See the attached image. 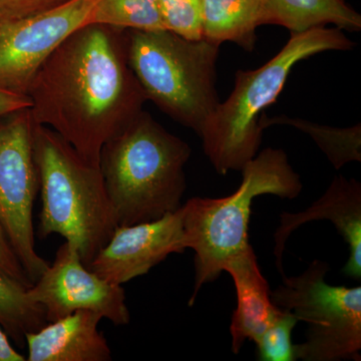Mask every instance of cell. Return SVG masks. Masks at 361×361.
Returning a JSON list of instances; mask_svg holds the SVG:
<instances>
[{
	"label": "cell",
	"instance_id": "cell-1",
	"mask_svg": "<svg viewBox=\"0 0 361 361\" xmlns=\"http://www.w3.org/2000/svg\"><path fill=\"white\" fill-rule=\"evenodd\" d=\"M126 32L96 23L78 28L47 59L26 92L33 122L54 130L97 167L104 145L148 101L128 61Z\"/></svg>",
	"mask_w": 361,
	"mask_h": 361
},
{
	"label": "cell",
	"instance_id": "cell-2",
	"mask_svg": "<svg viewBox=\"0 0 361 361\" xmlns=\"http://www.w3.org/2000/svg\"><path fill=\"white\" fill-rule=\"evenodd\" d=\"M191 147L142 110L104 145L99 169L118 226L160 219L182 207Z\"/></svg>",
	"mask_w": 361,
	"mask_h": 361
},
{
	"label": "cell",
	"instance_id": "cell-3",
	"mask_svg": "<svg viewBox=\"0 0 361 361\" xmlns=\"http://www.w3.org/2000/svg\"><path fill=\"white\" fill-rule=\"evenodd\" d=\"M355 42L337 27L293 33L283 49L254 71H238L233 92L218 104L200 135L204 153L219 175L241 171L257 155L262 142L261 116L277 101L299 61L320 52L350 51Z\"/></svg>",
	"mask_w": 361,
	"mask_h": 361
},
{
	"label": "cell",
	"instance_id": "cell-4",
	"mask_svg": "<svg viewBox=\"0 0 361 361\" xmlns=\"http://www.w3.org/2000/svg\"><path fill=\"white\" fill-rule=\"evenodd\" d=\"M240 172L241 184L223 198L194 197L182 205L187 249L194 251V289L188 301L196 302L204 285L215 281L234 256L250 246L249 222L253 202L262 195L293 200L302 192L300 176L282 149L266 148Z\"/></svg>",
	"mask_w": 361,
	"mask_h": 361
},
{
	"label": "cell",
	"instance_id": "cell-5",
	"mask_svg": "<svg viewBox=\"0 0 361 361\" xmlns=\"http://www.w3.org/2000/svg\"><path fill=\"white\" fill-rule=\"evenodd\" d=\"M39 171V236L58 234L78 249L87 268L118 227L101 169L85 160L54 130L35 123Z\"/></svg>",
	"mask_w": 361,
	"mask_h": 361
},
{
	"label": "cell",
	"instance_id": "cell-6",
	"mask_svg": "<svg viewBox=\"0 0 361 361\" xmlns=\"http://www.w3.org/2000/svg\"><path fill=\"white\" fill-rule=\"evenodd\" d=\"M128 61L148 101L200 137L220 104L216 89L220 44L169 30H127Z\"/></svg>",
	"mask_w": 361,
	"mask_h": 361
},
{
	"label": "cell",
	"instance_id": "cell-7",
	"mask_svg": "<svg viewBox=\"0 0 361 361\" xmlns=\"http://www.w3.org/2000/svg\"><path fill=\"white\" fill-rule=\"evenodd\" d=\"M330 267L313 260L297 276H282L271 291L273 303L307 324L305 341L295 344L296 360H361V287L326 282Z\"/></svg>",
	"mask_w": 361,
	"mask_h": 361
},
{
	"label": "cell",
	"instance_id": "cell-8",
	"mask_svg": "<svg viewBox=\"0 0 361 361\" xmlns=\"http://www.w3.org/2000/svg\"><path fill=\"white\" fill-rule=\"evenodd\" d=\"M30 108L0 118V226L32 284L49 267L35 249L33 207L39 191Z\"/></svg>",
	"mask_w": 361,
	"mask_h": 361
},
{
	"label": "cell",
	"instance_id": "cell-9",
	"mask_svg": "<svg viewBox=\"0 0 361 361\" xmlns=\"http://www.w3.org/2000/svg\"><path fill=\"white\" fill-rule=\"evenodd\" d=\"M99 0H65L20 20L0 23V90L25 94L47 59L87 25Z\"/></svg>",
	"mask_w": 361,
	"mask_h": 361
},
{
	"label": "cell",
	"instance_id": "cell-10",
	"mask_svg": "<svg viewBox=\"0 0 361 361\" xmlns=\"http://www.w3.org/2000/svg\"><path fill=\"white\" fill-rule=\"evenodd\" d=\"M28 292L44 307L47 322L78 310L96 311L116 326L130 322L122 285L111 283L87 268L78 249L66 241Z\"/></svg>",
	"mask_w": 361,
	"mask_h": 361
},
{
	"label": "cell",
	"instance_id": "cell-11",
	"mask_svg": "<svg viewBox=\"0 0 361 361\" xmlns=\"http://www.w3.org/2000/svg\"><path fill=\"white\" fill-rule=\"evenodd\" d=\"M186 249L180 207L160 219L118 226L89 268L111 283L123 285Z\"/></svg>",
	"mask_w": 361,
	"mask_h": 361
},
{
	"label": "cell",
	"instance_id": "cell-12",
	"mask_svg": "<svg viewBox=\"0 0 361 361\" xmlns=\"http://www.w3.org/2000/svg\"><path fill=\"white\" fill-rule=\"evenodd\" d=\"M329 220L348 245L349 257L342 273L361 279V184L355 179L337 176L326 192L306 210L283 212L274 234L275 263L283 276L285 244L292 233L306 223Z\"/></svg>",
	"mask_w": 361,
	"mask_h": 361
},
{
	"label": "cell",
	"instance_id": "cell-13",
	"mask_svg": "<svg viewBox=\"0 0 361 361\" xmlns=\"http://www.w3.org/2000/svg\"><path fill=\"white\" fill-rule=\"evenodd\" d=\"M96 311L78 310L26 334L27 361H110L111 350Z\"/></svg>",
	"mask_w": 361,
	"mask_h": 361
},
{
	"label": "cell",
	"instance_id": "cell-14",
	"mask_svg": "<svg viewBox=\"0 0 361 361\" xmlns=\"http://www.w3.org/2000/svg\"><path fill=\"white\" fill-rule=\"evenodd\" d=\"M236 289L237 306L233 312L230 334L232 351L238 355L247 341L255 342L279 317L282 310L273 303L267 280L261 273L252 246L226 263Z\"/></svg>",
	"mask_w": 361,
	"mask_h": 361
},
{
	"label": "cell",
	"instance_id": "cell-15",
	"mask_svg": "<svg viewBox=\"0 0 361 361\" xmlns=\"http://www.w3.org/2000/svg\"><path fill=\"white\" fill-rule=\"evenodd\" d=\"M266 25L283 26L291 35L327 25L346 32L361 30V16L345 0H263Z\"/></svg>",
	"mask_w": 361,
	"mask_h": 361
},
{
	"label": "cell",
	"instance_id": "cell-16",
	"mask_svg": "<svg viewBox=\"0 0 361 361\" xmlns=\"http://www.w3.org/2000/svg\"><path fill=\"white\" fill-rule=\"evenodd\" d=\"M266 25L263 0H203V39L255 49L256 30Z\"/></svg>",
	"mask_w": 361,
	"mask_h": 361
},
{
	"label": "cell",
	"instance_id": "cell-17",
	"mask_svg": "<svg viewBox=\"0 0 361 361\" xmlns=\"http://www.w3.org/2000/svg\"><path fill=\"white\" fill-rule=\"evenodd\" d=\"M273 125H286L310 135L336 170L353 161H361V125L350 128H334L287 116H261L263 130Z\"/></svg>",
	"mask_w": 361,
	"mask_h": 361
},
{
	"label": "cell",
	"instance_id": "cell-18",
	"mask_svg": "<svg viewBox=\"0 0 361 361\" xmlns=\"http://www.w3.org/2000/svg\"><path fill=\"white\" fill-rule=\"evenodd\" d=\"M28 288L0 270V325L20 346L25 345L26 334L47 323L44 307L33 300Z\"/></svg>",
	"mask_w": 361,
	"mask_h": 361
},
{
	"label": "cell",
	"instance_id": "cell-19",
	"mask_svg": "<svg viewBox=\"0 0 361 361\" xmlns=\"http://www.w3.org/2000/svg\"><path fill=\"white\" fill-rule=\"evenodd\" d=\"M89 23L123 30H167L161 18L159 0H99Z\"/></svg>",
	"mask_w": 361,
	"mask_h": 361
},
{
	"label": "cell",
	"instance_id": "cell-20",
	"mask_svg": "<svg viewBox=\"0 0 361 361\" xmlns=\"http://www.w3.org/2000/svg\"><path fill=\"white\" fill-rule=\"evenodd\" d=\"M297 323L298 319L295 316L289 311L282 310L279 317L254 342L258 360H297L295 344L292 342V332Z\"/></svg>",
	"mask_w": 361,
	"mask_h": 361
},
{
	"label": "cell",
	"instance_id": "cell-21",
	"mask_svg": "<svg viewBox=\"0 0 361 361\" xmlns=\"http://www.w3.org/2000/svg\"><path fill=\"white\" fill-rule=\"evenodd\" d=\"M164 25L184 39H203V0H159Z\"/></svg>",
	"mask_w": 361,
	"mask_h": 361
},
{
	"label": "cell",
	"instance_id": "cell-22",
	"mask_svg": "<svg viewBox=\"0 0 361 361\" xmlns=\"http://www.w3.org/2000/svg\"><path fill=\"white\" fill-rule=\"evenodd\" d=\"M63 1L65 0H0V23L27 18Z\"/></svg>",
	"mask_w": 361,
	"mask_h": 361
},
{
	"label": "cell",
	"instance_id": "cell-23",
	"mask_svg": "<svg viewBox=\"0 0 361 361\" xmlns=\"http://www.w3.org/2000/svg\"><path fill=\"white\" fill-rule=\"evenodd\" d=\"M0 270L4 271L14 279L18 280L25 286L30 287L32 285L23 265L20 264L18 256L14 253L13 247L9 243L1 226H0Z\"/></svg>",
	"mask_w": 361,
	"mask_h": 361
},
{
	"label": "cell",
	"instance_id": "cell-24",
	"mask_svg": "<svg viewBox=\"0 0 361 361\" xmlns=\"http://www.w3.org/2000/svg\"><path fill=\"white\" fill-rule=\"evenodd\" d=\"M30 99L25 94L0 90V118L13 111L30 108Z\"/></svg>",
	"mask_w": 361,
	"mask_h": 361
},
{
	"label": "cell",
	"instance_id": "cell-25",
	"mask_svg": "<svg viewBox=\"0 0 361 361\" xmlns=\"http://www.w3.org/2000/svg\"><path fill=\"white\" fill-rule=\"evenodd\" d=\"M26 356L20 355L9 342L8 336L0 325V361H25Z\"/></svg>",
	"mask_w": 361,
	"mask_h": 361
}]
</instances>
